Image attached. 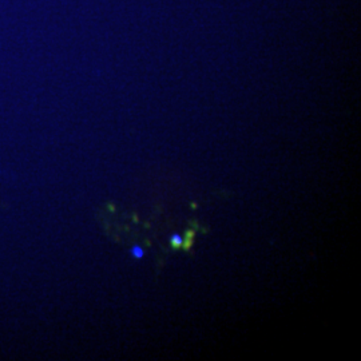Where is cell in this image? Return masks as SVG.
Segmentation results:
<instances>
[{"label":"cell","mask_w":361,"mask_h":361,"mask_svg":"<svg viewBox=\"0 0 361 361\" xmlns=\"http://www.w3.org/2000/svg\"><path fill=\"white\" fill-rule=\"evenodd\" d=\"M170 241H171V245L174 246V247H178V246L182 245V243H183V240H182V237H180V234H173L171 238H170Z\"/></svg>","instance_id":"1"},{"label":"cell","mask_w":361,"mask_h":361,"mask_svg":"<svg viewBox=\"0 0 361 361\" xmlns=\"http://www.w3.org/2000/svg\"><path fill=\"white\" fill-rule=\"evenodd\" d=\"M131 255H133V257L142 258L143 256H145V252H143L142 247L134 246V247L131 249Z\"/></svg>","instance_id":"2"}]
</instances>
